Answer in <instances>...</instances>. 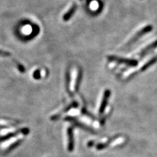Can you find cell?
I'll use <instances>...</instances> for the list:
<instances>
[{
    "label": "cell",
    "instance_id": "cell-2",
    "mask_svg": "<svg viewBox=\"0 0 157 157\" xmlns=\"http://www.w3.org/2000/svg\"><path fill=\"white\" fill-rule=\"evenodd\" d=\"M78 78H79V71H78L77 68H73L71 71L70 85V90L71 93H74L76 90Z\"/></svg>",
    "mask_w": 157,
    "mask_h": 157
},
{
    "label": "cell",
    "instance_id": "cell-9",
    "mask_svg": "<svg viewBox=\"0 0 157 157\" xmlns=\"http://www.w3.org/2000/svg\"><path fill=\"white\" fill-rule=\"evenodd\" d=\"M15 63H17V67L18 68V70L21 71V72H24V67L21 64H20L18 62H15Z\"/></svg>",
    "mask_w": 157,
    "mask_h": 157
},
{
    "label": "cell",
    "instance_id": "cell-3",
    "mask_svg": "<svg viewBox=\"0 0 157 157\" xmlns=\"http://www.w3.org/2000/svg\"><path fill=\"white\" fill-rule=\"evenodd\" d=\"M77 7H78L77 4L75 2H73L71 5L70 8L68 9L67 11L64 13V14H63V16L62 17L63 21L67 22L69 21V20H70L72 18V17L74 15V14L75 13L77 9Z\"/></svg>",
    "mask_w": 157,
    "mask_h": 157
},
{
    "label": "cell",
    "instance_id": "cell-4",
    "mask_svg": "<svg viewBox=\"0 0 157 157\" xmlns=\"http://www.w3.org/2000/svg\"><path fill=\"white\" fill-rule=\"evenodd\" d=\"M109 59L112 61L117 62L121 63H124V64H127L129 66H136L137 64V60H134V59L118 58L116 56H109Z\"/></svg>",
    "mask_w": 157,
    "mask_h": 157
},
{
    "label": "cell",
    "instance_id": "cell-8",
    "mask_svg": "<svg viewBox=\"0 0 157 157\" xmlns=\"http://www.w3.org/2000/svg\"><path fill=\"white\" fill-rule=\"evenodd\" d=\"M11 56V54H10L9 52L4 51L0 49V56L6 57V56Z\"/></svg>",
    "mask_w": 157,
    "mask_h": 157
},
{
    "label": "cell",
    "instance_id": "cell-1",
    "mask_svg": "<svg viewBox=\"0 0 157 157\" xmlns=\"http://www.w3.org/2000/svg\"><path fill=\"white\" fill-rule=\"evenodd\" d=\"M153 26L151 25H147L145 26V27H144L143 28L140 29V30L136 32L134 35L132 36L128 41H127L126 44V46H130V45H132L133 44H134L137 40H139V39L143 37L144 36H145V34L149 33L151 30H153Z\"/></svg>",
    "mask_w": 157,
    "mask_h": 157
},
{
    "label": "cell",
    "instance_id": "cell-7",
    "mask_svg": "<svg viewBox=\"0 0 157 157\" xmlns=\"http://www.w3.org/2000/svg\"><path fill=\"white\" fill-rule=\"evenodd\" d=\"M109 92L107 91L105 93V95L104 96V98H103V99H102V101H101V105H100V110L99 111H100V112L101 113L103 112V111H104V107H105V104H106V103H107V100L108 97H109Z\"/></svg>",
    "mask_w": 157,
    "mask_h": 157
},
{
    "label": "cell",
    "instance_id": "cell-5",
    "mask_svg": "<svg viewBox=\"0 0 157 157\" xmlns=\"http://www.w3.org/2000/svg\"><path fill=\"white\" fill-rule=\"evenodd\" d=\"M157 47V40H156L155 41H154L153 43L150 44L148 46H147L146 47H145L144 48L142 49V50L138 53L137 55V56L139 58H141L142 56H145L147 53H148L149 52H150L151 51L153 50L155 48Z\"/></svg>",
    "mask_w": 157,
    "mask_h": 157
},
{
    "label": "cell",
    "instance_id": "cell-6",
    "mask_svg": "<svg viewBox=\"0 0 157 157\" xmlns=\"http://www.w3.org/2000/svg\"><path fill=\"white\" fill-rule=\"evenodd\" d=\"M157 62V55L153 56V58H151V59H149V60H147L143 66L140 67V68H141L140 70L141 71H144V70H145V69H147V67H149L151 65L154 64V63L155 62Z\"/></svg>",
    "mask_w": 157,
    "mask_h": 157
}]
</instances>
